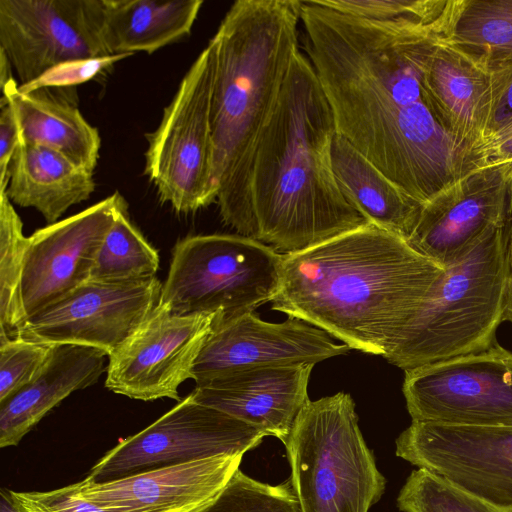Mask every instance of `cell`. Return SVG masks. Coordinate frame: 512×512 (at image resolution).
<instances>
[{
  "instance_id": "6da1fadb",
  "label": "cell",
  "mask_w": 512,
  "mask_h": 512,
  "mask_svg": "<svg viewBox=\"0 0 512 512\" xmlns=\"http://www.w3.org/2000/svg\"><path fill=\"white\" fill-rule=\"evenodd\" d=\"M303 49L331 108L336 133L425 205L488 166L451 130L426 83L442 29L386 24L299 1Z\"/></svg>"
},
{
  "instance_id": "7a4b0ae2",
  "label": "cell",
  "mask_w": 512,
  "mask_h": 512,
  "mask_svg": "<svg viewBox=\"0 0 512 512\" xmlns=\"http://www.w3.org/2000/svg\"><path fill=\"white\" fill-rule=\"evenodd\" d=\"M444 268L372 224L283 254L272 309L385 357Z\"/></svg>"
},
{
  "instance_id": "3957f363",
  "label": "cell",
  "mask_w": 512,
  "mask_h": 512,
  "mask_svg": "<svg viewBox=\"0 0 512 512\" xmlns=\"http://www.w3.org/2000/svg\"><path fill=\"white\" fill-rule=\"evenodd\" d=\"M335 133L315 70L298 50L256 148L246 237L291 254L370 224L336 181Z\"/></svg>"
},
{
  "instance_id": "277c9868",
  "label": "cell",
  "mask_w": 512,
  "mask_h": 512,
  "mask_svg": "<svg viewBox=\"0 0 512 512\" xmlns=\"http://www.w3.org/2000/svg\"><path fill=\"white\" fill-rule=\"evenodd\" d=\"M299 1H235L211 38L213 178L223 222L245 236L256 148L300 50Z\"/></svg>"
},
{
  "instance_id": "5b68a950",
  "label": "cell",
  "mask_w": 512,
  "mask_h": 512,
  "mask_svg": "<svg viewBox=\"0 0 512 512\" xmlns=\"http://www.w3.org/2000/svg\"><path fill=\"white\" fill-rule=\"evenodd\" d=\"M512 223L488 230L444 268L384 357L404 371L490 348L503 322Z\"/></svg>"
},
{
  "instance_id": "8992f818",
  "label": "cell",
  "mask_w": 512,
  "mask_h": 512,
  "mask_svg": "<svg viewBox=\"0 0 512 512\" xmlns=\"http://www.w3.org/2000/svg\"><path fill=\"white\" fill-rule=\"evenodd\" d=\"M283 443L300 512H368L380 500L386 480L350 394L309 400Z\"/></svg>"
},
{
  "instance_id": "52a82bcc",
  "label": "cell",
  "mask_w": 512,
  "mask_h": 512,
  "mask_svg": "<svg viewBox=\"0 0 512 512\" xmlns=\"http://www.w3.org/2000/svg\"><path fill=\"white\" fill-rule=\"evenodd\" d=\"M283 254L240 234L190 235L172 250L159 303L175 314L216 313L227 321L271 302Z\"/></svg>"
},
{
  "instance_id": "ba28073f",
  "label": "cell",
  "mask_w": 512,
  "mask_h": 512,
  "mask_svg": "<svg viewBox=\"0 0 512 512\" xmlns=\"http://www.w3.org/2000/svg\"><path fill=\"white\" fill-rule=\"evenodd\" d=\"M216 68L212 40L191 64L160 124L147 134L145 174L178 213L216 202L211 103Z\"/></svg>"
},
{
  "instance_id": "9c48e42d",
  "label": "cell",
  "mask_w": 512,
  "mask_h": 512,
  "mask_svg": "<svg viewBox=\"0 0 512 512\" xmlns=\"http://www.w3.org/2000/svg\"><path fill=\"white\" fill-rule=\"evenodd\" d=\"M265 435L190 393L144 430L120 441L86 476L96 483L222 455H244Z\"/></svg>"
},
{
  "instance_id": "30bf717a",
  "label": "cell",
  "mask_w": 512,
  "mask_h": 512,
  "mask_svg": "<svg viewBox=\"0 0 512 512\" xmlns=\"http://www.w3.org/2000/svg\"><path fill=\"white\" fill-rule=\"evenodd\" d=\"M404 372L403 394L412 421L512 426V352L497 342Z\"/></svg>"
},
{
  "instance_id": "8fae6325",
  "label": "cell",
  "mask_w": 512,
  "mask_h": 512,
  "mask_svg": "<svg viewBox=\"0 0 512 512\" xmlns=\"http://www.w3.org/2000/svg\"><path fill=\"white\" fill-rule=\"evenodd\" d=\"M216 313L175 314L158 303L109 357L105 386L132 399L181 400L179 386L193 368Z\"/></svg>"
},
{
  "instance_id": "7c38bea8",
  "label": "cell",
  "mask_w": 512,
  "mask_h": 512,
  "mask_svg": "<svg viewBox=\"0 0 512 512\" xmlns=\"http://www.w3.org/2000/svg\"><path fill=\"white\" fill-rule=\"evenodd\" d=\"M0 49L19 85L66 61L108 56L101 0H0Z\"/></svg>"
},
{
  "instance_id": "4fadbf2b",
  "label": "cell",
  "mask_w": 512,
  "mask_h": 512,
  "mask_svg": "<svg viewBox=\"0 0 512 512\" xmlns=\"http://www.w3.org/2000/svg\"><path fill=\"white\" fill-rule=\"evenodd\" d=\"M396 455L506 509H512V426L412 421Z\"/></svg>"
},
{
  "instance_id": "5bb4252c",
  "label": "cell",
  "mask_w": 512,
  "mask_h": 512,
  "mask_svg": "<svg viewBox=\"0 0 512 512\" xmlns=\"http://www.w3.org/2000/svg\"><path fill=\"white\" fill-rule=\"evenodd\" d=\"M162 286L156 276L119 283L88 281L28 318L19 336L50 345L92 347L109 357L157 306Z\"/></svg>"
},
{
  "instance_id": "9a60e30c",
  "label": "cell",
  "mask_w": 512,
  "mask_h": 512,
  "mask_svg": "<svg viewBox=\"0 0 512 512\" xmlns=\"http://www.w3.org/2000/svg\"><path fill=\"white\" fill-rule=\"evenodd\" d=\"M512 223V162L483 167L422 206L407 243L446 268L491 228Z\"/></svg>"
},
{
  "instance_id": "2e32d148",
  "label": "cell",
  "mask_w": 512,
  "mask_h": 512,
  "mask_svg": "<svg viewBox=\"0 0 512 512\" xmlns=\"http://www.w3.org/2000/svg\"><path fill=\"white\" fill-rule=\"evenodd\" d=\"M123 199L115 192L28 237L21 284L27 319L89 281Z\"/></svg>"
},
{
  "instance_id": "e0dca14e",
  "label": "cell",
  "mask_w": 512,
  "mask_h": 512,
  "mask_svg": "<svg viewBox=\"0 0 512 512\" xmlns=\"http://www.w3.org/2000/svg\"><path fill=\"white\" fill-rule=\"evenodd\" d=\"M350 347L336 343L322 329L288 316L281 323L254 312L213 322L193 368L196 384L248 368L313 364L344 355Z\"/></svg>"
},
{
  "instance_id": "ac0fdd59",
  "label": "cell",
  "mask_w": 512,
  "mask_h": 512,
  "mask_svg": "<svg viewBox=\"0 0 512 512\" xmlns=\"http://www.w3.org/2000/svg\"><path fill=\"white\" fill-rule=\"evenodd\" d=\"M243 455H222L96 483H76L80 494L117 512H199L239 469Z\"/></svg>"
},
{
  "instance_id": "d6986e66",
  "label": "cell",
  "mask_w": 512,
  "mask_h": 512,
  "mask_svg": "<svg viewBox=\"0 0 512 512\" xmlns=\"http://www.w3.org/2000/svg\"><path fill=\"white\" fill-rule=\"evenodd\" d=\"M313 364L254 367L196 384L194 399L241 420L265 436L286 440L310 400Z\"/></svg>"
},
{
  "instance_id": "ffe728a7",
  "label": "cell",
  "mask_w": 512,
  "mask_h": 512,
  "mask_svg": "<svg viewBox=\"0 0 512 512\" xmlns=\"http://www.w3.org/2000/svg\"><path fill=\"white\" fill-rule=\"evenodd\" d=\"M108 355L80 345H53L39 375L0 403V447L16 446L55 406L72 392L95 384Z\"/></svg>"
},
{
  "instance_id": "44dd1931",
  "label": "cell",
  "mask_w": 512,
  "mask_h": 512,
  "mask_svg": "<svg viewBox=\"0 0 512 512\" xmlns=\"http://www.w3.org/2000/svg\"><path fill=\"white\" fill-rule=\"evenodd\" d=\"M425 83L452 132L480 153L488 164L484 143L489 99L488 66L442 39L435 44L428 58Z\"/></svg>"
},
{
  "instance_id": "7402d4cb",
  "label": "cell",
  "mask_w": 512,
  "mask_h": 512,
  "mask_svg": "<svg viewBox=\"0 0 512 512\" xmlns=\"http://www.w3.org/2000/svg\"><path fill=\"white\" fill-rule=\"evenodd\" d=\"M6 195L11 202L36 209L48 224L95 190L93 172L60 152L40 144L22 142L8 168Z\"/></svg>"
},
{
  "instance_id": "603a6c76",
  "label": "cell",
  "mask_w": 512,
  "mask_h": 512,
  "mask_svg": "<svg viewBox=\"0 0 512 512\" xmlns=\"http://www.w3.org/2000/svg\"><path fill=\"white\" fill-rule=\"evenodd\" d=\"M15 80L1 90L0 104L12 105L20 143L50 147L91 172L99 159L100 136L78 108L48 89L20 92Z\"/></svg>"
},
{
  "instance_id": "cb8c5ba5",
  "label": "cell",
  "mask_w": 512,
  "mask_h": 512,
  "mask_svg": "<svg viewBox=\"0 0 512 512\" xmlns=\"http://www.w3.org/2000/svg\"><path fill=\"white\" fill-rule=\"evenodd\" d=\"M202 0H101V37L107 52L151 54L189 35Z\"/></svg>"
},
{
  "instance_id": "d4e9b609",
  "label": "cell",
  "mask_w": 512,
  "mask_h": 512,
  "mask_svg": "<svg viewBox=\"0 0 512 512\" xmlns=\"http://www.w3.org/2000/svg\"><path fill=\"white\" fill-rule=\"evenodd\" d=\"M331 160L336 181L347 200L370 224L407 240L423 205L338 133L332 141Z\"/></svg>"
},
{
  "instance_id": "484cf974",
  "label": "cell",
  "mask_w": 512,
  "mask_h": 512,
  "mask_svg": "<svg viewBox=\"0 0 512 512\" xmlns=\"http://www.w3.org/2000/svg\"><path fill=\"white\" fill-rule=\"evenodd\" d=\"M445 40L487 66L512 60V0H461Z\"/></svg>"
},
{
  "instance_id": "4316f807",
  "label": "cell",
  "mask_w": 512,
  "mask_h": 512,
  "mask_svg": "<svg viewBox=\"0 0 512 512\" xmlns=\"http://www.w3.org/2000/svg\"><path fill=\"white\" fill-rule=\"evenodd\" d=\"M158 251L132 223L125 199L95 259L89 281L119 283L155 276L159 269Z\"/></svg>"
},
{
  "instance_id": "83f0119b",
  "label": "cell",
  "mask_w": 512,
  "mask_h": 512,
  "mask_svg": "<svg viewBox=\"0 0 512 512\" xmlns=\"http://www.w3.org/2000/svg\"><path fill=\"white\" fill-rule=\"evenodd\" d=\"M27 239L12 202L0 192V342L18 337L27 321L21 289Z\"/></svg>"
},
{
  "instance_id": "f1b7e54d",
  "label": "cell",
  "mask_w": 512,
  "mask_h": 512,
  "mask_svg": "<svg viewBox=\"0 0 512 512\" xmlns=\"http://www.w3.org/2000/svg\"><path fill=\"white\" fill-rule=\"evenodd\" d=\"M320 6L364 20L437 28L451 32L461 0H314Z\"/></svg>"
},
{
  "instance_id": "f546056e",
  "label": "cell",
  "mask_w": 512,
  "mask_h": 512,
  "mask_svg": "<svg viewBox=\"0 0 512 512\" xmlns=\"http://www.w3.org/2000/svg\"><path fill=\"white\" fill-rule=\"evenodd\" d=\"M397 506L403 512H512L424 468L409 475Z\"/></svg>"
},
{
  "instance_id": "4dcf8cb0",
  "label": "cell",
  "mask_w": 512,
  "mask_h": 512,
  "mask_svg": "<svg viewBox=\"0 0 512 512\" xmlns=\"http://www.w3.org/2000/svg\"><path fill=\"white\" fill-rule=\"evenodd\" d=\"M199 512H300L290 482L270 485L236 470L217 497Z\"/></svg>"
},
{
  "instance_id": "1f68e13d",
  "label": "cell",
  "mask_w": 512,
  "mask_h": 512,
  "mask_svg": "<svg viewBox=\"0 0 512 512\" xmlns=\"http://www.w3.org/2000/svg\"><path fill=\"white\" fill-rule=\"evenodd\" d=\"M52 348L53 345L22 336L0 342V403L39 375Z\"/></svg>"
},
{
  "instance_id": "d6a6232c",
  "label": "cell",
  "mask_w": 512,
  "mask_h": 512,
  "mask_svg": "<svg viewBox=\"0 0 512 512\" xmlns=\"http://www.w3.org/2000/svg\"><path fill=\"white\" fill-rule=\"evenodd\" d=\"M489 70V99L484 130L488 157L494 146L512 135V60L492 63Z\"/></svg>"
},
{
  "instance_id": "836d02e7",
  "label": "cell",
  "mask_w": 512,
  "mask_h": 512,
  "mask_svg": "<svg viewBox=\"0 0 512 512\" xmlns=\"http://www.w3.org/2000/svg\"><path fill=\"white\" fill-rule=\"evenodd\" d=\"M131 54H114L94 58L75 59L60 63L47 70L37 79L19 85L20 92L28 93L48 88H69L87 82L105 69Z\"/></svg>"
},
{
  "instance_id": "e575fe53",
  "label": "cell",
  "mask_w": 512,
  "mask_h": 512,
  "mask_svg": "<svg viewBox=\"0 0 512 512\" xmlns=\"http://www.w3.org/2000/svg\"><path fill=\"white\" fill-rule=\"evenodd\" d=\"M10 493L21 512H117L83 497L76 483L44 492Z\"/></svg>"
},
{
  "instance_id": "d590c367",
  "label": "cell",
  "mask_w": 512,
  "mask_h": 512,
  "mask_svg": "<svg viewBox=\"0 0 512 512\" xmlns=\"http://www.w3.org/2000/svg\"><path fill=\"white\" fill-rule=\"evenodd\" d=\"M20 133L10 102L0 104V192L7 187L9 164L20 145Z\"/></svg>"
},
{
  "instance_id": "8d00e7d4",
  "label": "cell",
  "mask_w": 512,
  "mask_h": 512,
  "mask_svg": "<svg viewBox=\"0 0 512 512\" xmlns=\"http://www.w3.org/2000/svg\"><path fill=\"white\" fill-rule=\"evenodd\" d=\"M512 162V135L494 146L489 154V165Z\"/></svg>"
},
{
  "instance_id": "74e56055",
  "label": "cell",
  "mask_w": 512,
  "mask_h": 512,
  "mask_svg": "<svg viewBox=\"0 0 512 512\" xmlns=\"http://www.w3.org/2000/svg\"><path fill=\"white\" fill-rule=\"evenodd\" d=\"M503 321L512 323V237L509 248V275L506 287Z\"/></svg>"
},
{
  "instance_id": "f35d334b",
  "label": "cell",
  "mask_w": 512,
  "mask_h": 512,
  "mask_svg": "<svg viewBox=\"0 0 512 512\" xmlns=\"http://www.w3.org/2000/svg\"><path fill=\"white\" fill-rule=\"evenodd\" d=\"M13 80L12 65L5 52L0 49V91Z\"/></svg>"
},
{
  "instance_id": "ab89813d",
  "label": "cell",
  "mask_w": 512,
  "mask_h": 512,
  "mask_svg": "<svg viewBox=\"0 0 512 512\" xmlns=\"http://www.w3.org/2000/svg\"><path fill=\"white\" fill-rule=\"evenodd\" d=\"M0 512H21L13 501L10 490H0Z\"/></svg>"
},
{
  "instance_id": "60d3db41",
  "label": "cell",
  "mask_w": 512,
  "mask_h": 512,
  "mask_svg": "<svg viewBox=\"0 0 512 512\" xmlns=\"http://www.w3.org/2000/svg\"><path fill=\"white\" fill-rule=\"evenodd\" d=\"M512 511V509H510Z\"/></svg>"
}]
</instances>
